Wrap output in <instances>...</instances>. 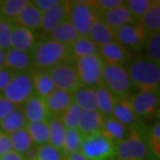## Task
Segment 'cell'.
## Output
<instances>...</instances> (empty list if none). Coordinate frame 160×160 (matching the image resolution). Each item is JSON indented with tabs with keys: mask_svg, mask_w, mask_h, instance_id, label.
I'll return each instance as SVG.
<instances>
[{
	"mask_svg": "<svg viewBox=\"0 0 160 160\" xmlns=\"http://www.w3.org/2000/svg\"><path fill=\"white\" fill-rule=\"evenodd\" d=\"M127 71L132 85L140 92H159V63L153 62L147 57H139L133 60Z\"/></svg>",
	"mask_w": 160,
	"mask_h": 160,
	"instance_id": "1",
	"label": "cell"
},
{
	"mask_svg": "<svg viewBox=\"0 0 160 160\" xmlns=\"http://www.w3.org/2000/svg\"><path fill=\"white\" fill-rule=\"evenodd\" d=\"M33 66L37 69L49 70L54 66L68 60H73L70 54L69 47L48 39L41 42L34 47Z\"/></svg>",
	"mask_w": 160,
	"mask_h": 160,
	"instance_id": "2",
	"label": "cell"
},
{
	"mask_svg": "<svg viewBox=\"0 0 160 160\" xmlns=\"http://www.w3.org/2000/svg\"><path fill=\"white\" fill-rule=\"evenodd\" d=\"M79 152L88 160H114L117 159V143L99 131L83 137Z\"/></svg>",
	"mask_w": 160,
	"mask_h": 160,
	"instance_id": "3",
	"label": "cell"
},
{
	"mask_svg": "<svg viewBox=\"0 0 160 160\" xmlns=\"http://www.w3.org/2000/svg\"><path fill=\"white\" fill-rule=\"evenodd\" d=\"M101 83L119 99L129 97L133 88L128 71L124 66L105 65Z\"/></svg>",
	"mask_w": 160,
	"mask_h": 160,
	"instance_id": "4",
	"label": "cell"
},
{
	"mask_svg": "<svg viewBox=\"0 0 160 160\" xmlns=\"http://www.w3.org/2000/svg\"><path fill=\"white\" fill-rule=\"evenodd\" d=\"M68 20L77 31L79 37H88L94 22L101 17L86 1H67Z\"/></svg>",
	"mask_w": 160,
	"mask_h": 160,
	"instance_id": "5",
	"label": "cell"
},
{
	"mask_svg": "<svg viewBox=\"0 0 160 160\" xmlns=\"http://www.w3.org/2000/svg\"><path fill=\"white\" fill-rule=\"evenodd\" d=\"M0 95L14 104L16 107L23 106L25 102L34 95L29 71L18 72Z\"/></svg>",
	"mask_w": 160,
	"mask_h": 160,
	"instance_id": "6",
	"label": "cell"
},
{
	"mask_svg": "<svg viewBox=\"0 0 160 160\" xmlns=\"http://www.w3.org/2000/svg\"><path fill=\"white\" fill-rule=\"evenodd\" d=\"M47 72L56 89L73 94L81 86L75 62L73 60L58 63L53 68L47 70Z\"/></svg>",
	"mask_w": 160,
	"mask_h": 160,
	"instance_id": "7",
	"label": "cell"
},
{
	"mask_svg": "<svg viewBox=\"0 0 160 160\" xmlns=\"http://www.w3.org/2000/svg\"><path fill=\"white\" fill-rule=\"evenodd\" d=\"M80 83L83 86H98L102 80L105 63L100 54H94L74 60Z\"/></svg>",
	"mask_w": 160,
	"mask_h": 160,
	"instance_id": "8",
	"label": "cell"
},
{
	"mask_svg": "<svg viewBox=\"0 0 160 160\" xmlns=\"http://www.w3.org/2000/svg\"><path fill=\"white\" fill-rule=\"evenodd\" d=\"M148 146L140 130H130L128 136L117 143L118 160H145Z\"/></svg>",
	"mask_w": 160,
	"mask_h": 160,
	"instance_id": "9",
	"label": "cell"
},
{
	"mask_svg": "<svg viewBox=\"0 0 160 160\" xmlns=\"http://www.w3.org/2000/svg\"><path fill=\"white\" fill-rule=\"evenodd\" d=\"M132 109L138 120L154 117L159 108V92H139L128 97Z\"/></svg>",
	"mask_w": 160,
	"mask_h": 160,
	"instance_id": "10",
	"label": "cell"
},
{
	"mask_svg": "<svg viewBox=\"0 0 160 160\" xmlns=\"http://www.w3.org/2000/svg\"><path fill=\"white\" fill-rule=\"evenodd\" d=\"M148 33L137 21L127 24L116 30V42L122 46L130 49H138L147 43Z\"/></svg>",
	"mask_w": 160,
	"mask_h": 160,
	"instance_id": "11",
	"label": "cell"
},
{
	"mask_svg": "<svg viewBox=\"0 0 160 160\" xmlns=\"http://www.w3.org/2000/svg\"><path fill=\"white\" fill-rule=\"evenodd\" d=\"M27 123H38V122H48L51 118V114L48 110L45 98H42L38 95H32L22 106Z\"/></svg>",
	"mask_w": 160,
	"mask_h": 160,
	"instance_id": "12",
	"label": "cell"
},
{
	"mask_svg": "<svg viewBox=\"0 0 160 160\" xmlns=\"http://www.w3.org/2000/svg\"><path fill=\"white\" fill-rule=\"evenodd\" d=\"M99 54L105 65L110 66H123L132 58V52L118 42L100 47Z\"/></svg>",
	"mask_w": 160,
	"mask_h": 160,
	"instance_id": "13",
	"label": "cell"
},
{
	"mask_svg": "<svg viewBox=\"0 0 160 160\" xmlns=\"http://www.w3.org/2000/svg\"><path fill=\"white\" fill-rule=\"evenodd\" d=\"M130 130H138L137 128L142 123L135 116L128 98H121L114 105L111 116Z\"/></svg>",
	"mask_w": 160,
	"mask_h": 160,
	"instance_id": "14",
	"label": "cell"
},
{
	"mask_svg": "<svg viewBox=\"0 0 160 160\" xmlns=\"http://www.w3.org/2000/svg\"><path fill=\"white\" fill-rule=\"evenodd\" d=\"M37 38L34 31L14 24L12 30L11 48L15 50L30 52L36 47Z\"/></svg>",
	"mask_w": 160,
	"mask_h": 160,
	"instance_id": "15",
	"label": "cell"
},
{
	"mask_svg": "<svg viewBox=\"0 0 160 160\" xmlns=\"http://www.w3.org/2000/svg\"><path fill=\"white\" fill-rule=\"evenodd\" d=\"M66 20H68L67 1H59L58 4L43 14L40 29L44 33L49 34L54 28Z\"/></svg>",
	"mask_w": 160,
	"mask_h": 160,
	"instance_id": "16",
	"label": "cell"
},
{
	"mask_svg": "<svg viewBox=\"0 0 160 160\" xmlns=\"http://www.w3.org/2000/svg\"><path fill=\"white\" fill-rule=\"evenodd\" d=\"M42 18H43V14L36 8L33 2L28 1L27 4L22 8V11L19 12L12 22L16 25L34 31L41 28Z\"/></svg>",
	"mask_w": 160,
	"mask_h": 160,
	"instance_id": "17",
	"label": "cell"
},
{
	"mask_svg": "<svg viewBox=\"0 0 160 160\" xmlns=\"http://www.w3.org/2000/svg\"><path fill=\"white\" fill-rule=\"evenodd\" d=\"M73 102L82 111H94L98 110V92L97 86H83L72 94Z\"/></svg>",
	"mask_w": 160,
	"mask_h": 160,
	"instance_id": "18",
	"label": "cell"
},
{
	"mask_svg": "<svg viewBox=\"0 0 160 160\" xmlns=\"http://www.w3.org/2000/svg\"><path fill=\"white\" fill-rule=\"evenodd\" d=\"M45 101L51 118H59L73 103V97L72 94L55 88L47 98H45Z\"/></svg>",
	"mask_w": 160,
	"mask_h": 160,
	"instance_id": "19",
	"label": "cell"
},
{
	"mask_svg": "<svg viewBox=\"0 0 160 160\" xmlns=\"http://www.w3.org/2000/svg\"><path fill=\"white\" fill-rule=\"evenodd\" d=\"M33 66L32 55L29 52L15 50L11 48L5 51V63L4 67L15 72H27L30 71Z\"/></svg>",
	"mask_w": 160,
	"mask_h": 160,
	"instance_id": "20",
	"label": "cell"
},
{
	"mask_svg": "<svg viewBox=\"0 0 160 160\" xmlns=\"http://www.w3.org/2000/svg\"><path fill=\"white\" fill-rule=\"evenodd\" d=\"M101 19L107 26H109L113 30H117L125 25L135 22V19L133 18V16L131 15L129 9L126 8L125 4L104 12L103 15H101Z\"/></svg>",
	"mask_w": 160,
	"mask_h": 160,
	"instance_id": "21",
	"label": "cell"
},
{
	"mask_svg": "<svg viewBox=\"0 0 160 160\" xmlns=\"http://www.w3.org/2000/svg\"><path fill=\"white\" fill-rule=\"evenodd\" d=\"M88 37L92 41V43L96 46L100 48L107 44L112 43V42H116V30L107 26L100 17L92 25Z\"/></svg>",
	"mask_w": 160,
	"mask_h": 160,
	"instance_id": "22",
	"label": "cell"
},
{
	"mask_svg": "<svg viewBox=\"0 0 160 160\" xmlns=\"http://www.w3.org/2000/svg\"><path fill=\"white\" fill-rule=\"evenodd\" d=\"M100 132L106 138L114 143H118L126 138L130 132V129H128L126 126L113 119L112 117H104Z\"/></svg>",
	"mask_w": 160,
	"mask_h": 160,
	"instance_id": "23",
	"label": "cell"
},
{
	"mask_svg": "<svg viewBox=\"0 0 160 160\" xmlns=\"http://www.w3.org/2000/svg\"><path fill=\"white\" fill-rule=\"evenodd\" d=\"M138 23L140 24L148 36L153 33L160 32V1L152 0L151 5L148 8L142 17L139 19Z\"/></svg>",
	"mask_w": 160,
	"mask_h": 160,
	"instance_id": "24",
	"label": "cell"
},
{
	"mask_svg": "<svg viewBox=\"0 0 160 160\" xmlns=\"http://www.w3.org/2000/svg\"><path fill=\"white\" fill-rule=\"evenodd\" d=\"M103 120L104 116H102L98 110L82 111L78 124V131L83 136L97 133L101 130Z\"/></svg>",
	"mask_w": 160,
	"mask_h": 160,
	"instance_id": "25",
	"label": "cell"
},
{
	"mask_svg": "<svg viewBox=\"0 0 160 160\" xmlns=\"http://www.w3.org/2000/svg\"><path fill=\"white\" fill-rule=\"evenodd\" d=\"M29 73L36 95L40 96L42 98H47L55 89V86H54L47 71L34 68L33 70L29 71Z\"/></svg>",
	"mask_w": 160,
	"mask_h": 160,
	"instance_id": "26",
	"label": "cell"
},
{
	"mask_svg": "<svg viewBox=\"0 0 160 160\" xmlns=\"http://www.w3.org/2000/svg\"><path fill=\"white\" fill-rule=\"evenodd\" d=\"M78 33L69 20L63 21L49 33V39L54 42L70 47L78 39Z\"/></svg>",
	"mask_w": 160,
	"mask_h": 160,
	"instance_id": "27",
	"label": "cell"
},
{
	"mask_svg": "<svg viewBox=\"0 0 160 160\" xmlns=\"http://www.w3.org/2000/svg\"><path fill=\"white\" fill-rule=\"evenodd\" d=\"M26 160H63L65 154L49 143L42 146L33 145L24 154Z\"/></svg>",
	"mask_w": 160,
	"mask_h": 160,
	"instance_id": "28",
	"label": "cell"
},
{
	"mask_svg": "<svg viewBox=\"0 0 160 160\" xmlns=\"http://www.w3.org/2000/svg\"><path fill=\"white\" fill-rule=\"evenodd\" d=\"M27 125L26 118H25L21 107H17L11 113L8 114L4 119L0 121V131L5 134L16 132L18 130L24 129Z\"/></svg>",
	"mask_w": 160,
	"mask_h": 160,
	"instance_id": "29",
	"label": "cell"
},
{
	"mask_svg": "<svg viewBox=\"0 0 160 160\" xmlns=\"http://www.w3.org/2000/svg\"><path fill=\"white\" fill-rule=\"evenodd\" d=\"M70 54L74 60L82 57L99 54V48L88 37H78V39L69 47Z\"/></svg>",
	"mask_w": 160,
	"mask_h": 160,
	"instance_id": "30",
	"label": "cell"
},
{
	"mask_svg": "<svg viewBox=\"0 0 160 160\" xmlns=\"http://www.w3.org/2000/svg\"><path fill=\"white\" fill-rule=\"evenodd\" d=\"M98 92V111L104 117H110L114 105L119 101L112 92H109L105 86L100 83L97 86Z\"/></svg>",
	"mask_w": 160,
	"mask_h": 160,
	"instance_id": "31",
	"label": "cell"
},
{
	"mask_svg": "<svg viewBox=\"0 0 160 160\" xmlns=\"http://www.w3.org/2000/svg\"><path fill=\"white\" fill-rule=\"evenodd\" d=\"M49 126V145L62 152L66 136V128L58 118H52L48 121ZM63 153V152H62Z\"/></svg>",
	"mask_w": 160,
	"mask_h": 160,
	"instance_id": "32",
	"label": "cell"
},
{
	"mask_svg": "<svg viewBox=\"0 0 160 160\" xmlns=\"http://www.w3.org/2000/svg\"><path fill=\"white\" fill-rule=\"evenodd\" d=\"M25 129L29 134L34 145L42 146L49 142V126H48V122L27 123Z\"/></svg>",
	"mask_w": 160,
	"mask_h": 160,
	"instance_id": "33",
	"label": "cell"
},
{
	"mask_svg": "<svg viewBox=\"0 0 160 160\" xmlns=\"http://www.w3.org/2000/svg\"><path fill=\"white\" fill-rule=\"evenodd\" d=\"M9 142H11L12 150L24 155L28 150L33 147V142L29 136L26 129H21L16 132L9 134Z\"/></svg>",
	"mask_w": 160,
	"mask_h": 160,
	"instance_id": "34",
	"label": "cell"
},
{
	"mask_svg": "<svg viewBox=\"0 0 160 160\" xmlns=\"http://www.w3.org/2000/svg\"><path fill=\"white\" fill-rule=\"evenodd\" d=\"M81 112L82 110L73 102L58 119L62 123L63 126H65L66 129L78 130V124Z\"/></svg>",
	"mask_w": 160,
	"mask_h": 160,
	"instance_id": "35",
	"label": "cell"
},
{
	"mask_svg": "<svg viewBox=\"0 0 160 160\" xmlns=\"http://www.w3.org/2000/svg\"><path fill=\"white\" fill-rule=\"evenodd\" d=\"M27 3V0H4V1H0V15L12 21Z\"/></svg>",
	"mask_w": 160,
	"mask_h": 160,
	"instance_id": "36",
	"label": "cell"
},
{
	"mask_svg": "<svg viewBox=\"0 0 160 160\" xmlns=\"http://www.w3.org/2000/svg\"><path fill=\"white\" fill-rule=\"evenodd\" d=\"M83 136L78 130L66 129L65 142H63V154H71V153L79 152L81 147Z\"/></svg>",
	"mask_w": 160,
	"mask_h": 160,
	"instance_id": "37",
	"label": "cell"
},
{
	"mask_svg": "<svg viewBox=\"0 0 160 160\" xmlns=\"http://www.w3.org/2000/svg\"><path fill=\"white\" fill-rule=\"evenodd\" d=\"M14 22L0 15V49L8 51L11 49V38Z\"/></svg>",
	"mask_w": 160,
	"mask_h": 160,
	"instance_id": "38",
	"label": "cell"
},
{
	"mask_svg": "<svg viewBox=\"0 0 160 160\" xmlns=\"http://www.w3.org/2000/svg\"><path fill=\"white\" fill-rule=\"evenodd\" d=\"M148 149L156 157L159 158L160 156V122L157 121L153 125L151 129L148 132V138L146 140Z\"/></svg>",
	"mask_w": 160,
	"mask_h": 160,
	"instance_id": "39",
	"label": "cell"
},
{
	"mask_svg": "<svg viewBox=\"0 0 160 160\" xmlns=\"http://www.w3.org/2000/svg\"><path fill=\"white\" fill-rule=\"evenodd\" d=\"M147 58L153 62H160V32L150 34L147 40Z\"/></svg>",
	"mask_w": 160,
	"mask_h": 160,
	"instance_id": "40",
	"label": "cell"
},
{
	"mask_svg": "<svg viewBox=\"0 0 160 160\" xmlns=\"http://www.w3.org/2000/svg\"><path fill=\"white\" fill-rule=\"evenodd\" d=\"M86 3L101 16L104 12L124 5L125 1L124 0H89V1H86Z\"/></svg>",
	"mask_w": 160,
	"mask_h": 160,
	"instance_id": "41",
	"label": "cell"
},
{
	"mask_svg": "<svg viewBox=\"0 0 160 160\" xmlns=\"http://www.w3.org/2000/svg\"><path fill=\"white\" fill-rule=\"evenodd\" d=\"M151 2L152 0H128L125 1V5L129 9L135 21H138L142 17V15L148 11Z\"/></svg>",
	"mask_w": 160,
	"mask_h": 160,
	"instance_id": "42",
	"label": "cell"
},
{
	"mask_svg": "<svg viewBox=\"0 0 160 160\" xmlns=\"http://www.w3.org/2000/svg\"><path fill=\"white\" fill-rule=\"evenodd\" d=\"M17 73L18 72L12 71L6 67L0 68V94L6 88V86L9 84V82L12 81V79Z\"/></svg>",
	"mask_w": 160,
	"mask_h": 160,
	"instance_id": "43",
	"label": "cell"
},
{
	"mask_svg": "<svg viewBox=\"0 0 160 160\" xmlns=\"http://www.w3.org/2000/svg\"><path fill=\"white\" fill-rule=\"evenodd\" d=\"M32 2L42 14H44V12L50 11L52 8L58 4L59 0H34Z\"/></svg>",
	"mask_w": 160,
	"mask_h": 160,
	"instance_id": "44",
	"label": "cell"
},
{
	"mask_svg": "<svg viewBox=\"0 0 160 160\" xmlns=\"http://www.w3.org/2000/svg\"><path fill=\"white\" fill-rule=\"evenodd\" d=\"M17 107H16L14 104L11 103V102L8 101L5 98H3L2 96L0 95V121L4 119L8 114L11 113Z\"/></svg>",
	"mask_w": 160,
	"mask_h": 160,
	"instance_id": "45",
	"label": "cell"
},
{
	"mask_svg": "<svg viewBox=\"0 0 160 160\" xmlns=\"http://www.w3.org/2000/svg\"><path fill=\"white\" fill-rule=\"evenodd\" d=\"M11 150H12V146H11V142H9L8 135L0 131V157L2 155H4L5 153L9 152Z\"/></svg>",
	"mask_w": 160,
	"mask_h": 160,
	"instance_id": "46",
	"label": "cell"
},
{
	"mask_svg": "<svg viewBox=\"0 0 160 160\" xmlns=\"http://www.w3.org/2000/svg\"><path fill=\"white\" fill-rule=\"evenodd\" d=\"M0 160H26V158H25L24 155L14 151V150H11L9 152L5 153L4 155H2L1 157H0Z\"/></svg>",
	"mask_w": 160,
	"mask_h": 160,
	"instance_id": "47",
	"label": "cell"
},
{
	"mask_svg": "<svg viewBox=\"0 0 160 160\" xmlns=\"http://www.w3.org/2000/svg\"><path fill=\"white\" fill-rule=\"evenodd\" d=\"M63 160H88L80 152L71 153V154H66Z\"/></svg>",
	"mask_w": 160,
	"mask_h": 160,
	"instance_id": "48",
	"label": "cell"
},
{
	"mask_svg": "<svg viewBox=\"0 0 160 160\" xmlns=\"http://www.w3.org/2000/svg\"><path fill=\"white\" fill-rule=\"evenodd\" d=\"M5 63V51L0 49V68H3Z\"/></svg>",
	"mask_w": 160,
	"mask_h": 160,
	"instance_id": "49",
	"label": "cell"
}]
</instances>
